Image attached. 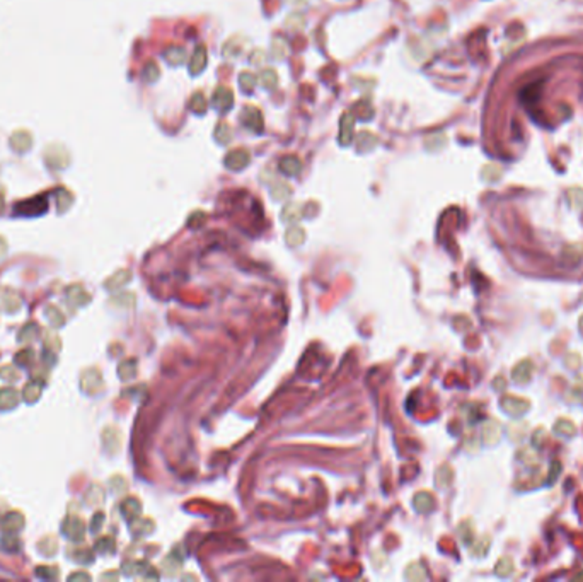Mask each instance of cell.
I'll return each instance as SVG.
<instances>
[{
  "mask_svg": "<svg viewBox=\"0 0 583 582\" xmlns=\"http://www.w3.org/2000/svg\"><path fill=\"white\" fill-rule=\"evenodd\" d=\"M532 374H534V364H532V362H530V360H522L520 364H517V367L513 369L512 376H513L515 382L525 384V382L530 381Z\"/></svg>",
  "mask_w": 583,
  "mask_h": 582,
  "instance_id": "obj_4",
  "label": "cell"
},
{
  "mask_svg": "<svg viewBox=\"0 0 583 582\" xmlns=\"http://www.w3.org/2000/svg\"><path fill=\"white\" fill-rule=\"evenodd\" d=\"M358 138H360L358 140V150H362V152H369V150H372L377 145V137L369 133V131H362Z\"/></svg>",
  "mask_w": 583,
  "mask_h": 582,
  "instance_id": "obj_11",
  "label": "cell"
},
{
  "mask_svg": "<svg viewBox=\"0 0 583 582\" xmlns=\"http://www.w3.org/2000/svg\"><path fill=\"white\" fill-rule=\"evenodd\" d=\"M353 128H355V116L351 113L343 115L341 118V133H339V142L341 145H348L353 138Z\"/></svg>",
  "mask_w": 583,
  "mask_h": 582,
  "instance_id": "obj_5",
  "label": "cell"
},
{
  "mask_svg": "<svg viewBox=\"0 0 583 582\" xmlns=\"http://www.w3.org/2000/svg\"><path fill=\"white\" fill-rule=\"evenodd\" d=\"M544 432H546V430H537V432L534 434L532 442H534V446H536V448H539V446H541V439H542V437H546V436H544Z\"/></svg>",
  "mask_w": 583,
  "mask_h": 582,
  "instance_id": "obj_22",
  "label": "cell"
},
{
  "mask_svg": "<svg viewBox=\"0 0 583 582\" xmlns=\"http://www.w3.org/2000/svg\"><path fill=\"white\" fill-rule=\"evenodd\" d=\"M259 82H261V86H263V87H266V89H273V87L278 84V75H277V72L271 70V69L265 70V72L261 74V77H259Z\"/></svg>",
  "mask_w": 583,
  "mask_h": 582,
  "instance_id": "obj_14",
  "label": "cell"
},
{
  "mask_svg": "<svg viewBox=\"0 0 583 582\" xmlns=\"http://www.w3.org/2000/svg\"><path fill=\"white\" fill-rule=\"evenodd\" d=\"M580 330H582V332H583V318H582V320H580Z\"/></svg>",
  "mask_w": 583,
  "mask_h": 582,
  "instance_id": "obj_24",
  "label": "cell"
},
{
  "mask_svg": "<svg viewBox=\"0 0 583 582\" xmlns=\"http://www.w3.org/2000/svg\"><path fill=\"white\" fill-rule=\"evenodd\" d=\"M501 408L505 410L508 415L520 417L530 408V403H529V401H525V400H520V398L506 396V398H503V400H501Z\"/></svg>",
  "mask_w": 583,
  "mask_h": 582,
  "instance_id": "obj_1",
  "label": "cell"
},
{
  "mask_svg": "<svg viewBox=\"0 0 583 582\" xmlns=\"http://www.w3.org/2000/svg\"><path fill=\"white\" fill-rule=\"evenodd\" d=\"M500 424L494 420H489L488 424L485 425V432H483V437H485V442L486 444H496L498 441H500Z\"/></svg>",
  "mask_w": 583,
  "mask_h": 582,
  "instance_id": "obj_9",
  "label": "cell"
},
{
  "mask_svg": "<svg viewBox=\"0 0 583 582\" xmlns=\"http://www.w3.org/2000/svg\"><path fill=\"white\" fill-rule=\"evenodd\" d=\"M166 60L169 63H173V65H181V63L186 60V51L179 46H171L169 50L166 51Z\"/></svg>",
  "mask_w": 583,
  "mask_h": 582,
  "instance_id": "obj_10",
  "label": "cell"
},
{
  "mask_svg": "<svg viewBox=\"0 0 583 582\" xmlns=\"http://www.w3.org/2000/svg\"><path fill=\"white\" fill-rule=\"evenodd\" d=\"M242 121H244V125L247 126V128H251L254 131H261V128H263L261 113H259L256 108H246L244 113H242Z\"/></svg>",
  "mask_w": 583,
  "mask_h": 582,
  "instance_id": "obj_6",
  "label": "cell"
},
{
  "mask_svg": "<svg viewBox=\"0 0 583 582\" xmlns=\"http://www.w3.org/2000/svg\"><path fill=\"white\" fill-rule=\"evenodd\" d=\"M205 67H206V50L203 45H199V46H196V50H194L193 57H191L190 70H191V74H199Z\"/></svg>",
  "mask_w": 583,
  "mask_h": 582,
  "instance_id": "obj_7",
  "label": "cell"
},
{
  "mask_svg": "<svg viewBox=\"0 0 583 582\" xmlns=\"http://www.w3.org/2000/svg\"><path fill=\"white\" fill-rule=\"evenodd\" d=\"M213 105L218 108L220 111L230 110L234 105V98H232V91L229 87H218L213 94Z\"/></svg>",
  "mask_w": 583,
  "mask_h": 582,
  "instance_id": "obj_3",
  "label": "cell"
},
{
  "mask_svg": "<svg viewBox=\"0 0 583 582\" xmlns=\"http://www.w3.org/2000/svg\"><path fill=\"white\" fill-rule=\"evenodd\" d=\"M157 77H159V69L154 65V63H147V67H145V79L149 82H152V81H155Z\"/></svg>",
  "mask_w": 583,
  "mask_h": 582,
  "instance_id": "obj_21",
  "label": "cell"
},
{
  "mask_svg": "<svg viewBox=\"0 0 583 582\" xmlns=\"http://www.w3.org/2000/svg\"><path fill=\"white\" fill-rule=\"evenodd\" d=\"M215 137H217V140L220 142V143H227L230 140V137H232V131H230V128L227 125H218L217 126V130H215Z\"/></svg>",
  "mask_w": 583,
  "mask_h": 582,
  "instance_id": "obj_17",
  "label": "cell"
},
{
  "mask_svg": "<svg viewBox=\"0 0 583 582\" xmlns=\"http://www.w3.org/2000/svg\"><path fill=\"white\" fill-rule=\"evenodd\" d=\"M273 58H283L287 55V45L283 39H275L273 41Z\"/></svg>",
  "mask_w": 583,
  "mask_h": 582,
  "instance_id": "obj_19",
  "label": "cell"
},
{
  "mask_svg": "<svg viewBox=\"0 0 583 582\" xmlns=\"http://www.w3.org/2000/svg\"><path fill=\"white\" fill-rule=\"evenodd\" d=\"M560 471H561V463H560V461H554V463L551 465L549 476H548V481H546V483L553 485L554 481H556V476H560Z\"/></svg>",
  "mask_w": 583,
  "mask_h": 582,
  "instance_id": "obj_20",
  "label": "cell"
},
{
  "mask_svg": "<svg viewBox=\"0 0 583 582\" xmlns=\"http://www.w3.org/2000/svg\"><path fill=\"white\" fill-rule=\"evenodd\" d=\"M280 169L285 174H289V176H297L302 169V162H300V159L295 157V155H287V157H282Z\"/></svg>",
  "mask_w": 583,
  "mask_h": 582,
  "instance_id": "obj_8",
  "label": "cell"
},
{
  "mask_svg": "<svg viewBox=\"0 0 583 582\" xmlns=\"http://www.w3.org/2000/svg\"><path fill=\"white\" fill-rule=\"evenodd\" d=\"M494 572H496L498 577L512 576V572H513V562H512V559H508V557H503V559L496 564V569H494Z\"/></svg>",
  "mask_w": 583,
  "mask_h": 582,
  "instance_id": "obj_12",
  "label": "cell"
},
{
  "mask_svg": "<svg viewBox=\"0 0 583 582\" xmlns=\"http://www.w3.org/2000/svg\"><path fill=\"white\" fill-rule=\"evenodd\" d=\"M191 108H193V111H196V113H205L206 101H205V98H203L201 93L193 96V99H191Z\"/></svg>",
  "mask_w": 583,
  "mask_h": 582,
  "instance_id": "obj_18",
  "label": "cell"
},
{
  "mask_svg": "<svg viewBox=\"0 0 583 582\" xmlns=\"http://www.w3.org/2000/svg\"><path fill=\"white\" fill-rule=\"evenodd\" d=\"M239 82H241V87L244 93H251L256 86V77L251 75L249 72H244V74L239 75Z\"/></svg>",
  "mask_w": 583,
  "mask_h": 582,
  "instance_id": "obj_16",
  "label": "cell"
},
{
  "mask_svg": "<svg viewBox=\"0 0 583 582\" xmlns=\"http://www.w3.org/2000/svg\"><path fill=\"white\" fill-rule=\"evenodd\" d=\"M583 258V249H580L578 253H575L573 251V246H570V248H566L563 251V260H565L566 265H578L580 260Z\"/></svg>",
  "mask_w": 583,
  "mask_h": 582,
  "instance_id": "obj_15",
  "label": "cell"
},
{
  "mask_svg": "<svg viewBox=\"0 0 583 582\" xmlns=\"http://www.w3.org/2000/svg\"><path fill=\"white\" fill-rule=\"evenodd\" d=\"M573 581H583V571L580 574H577V576L573 577Z\"/></svg>",
  "mask_w": 583,
  "mask_h": 582,
  "instance_id": "obj_23",
  "label": "cell"
},
{
  "mask_svg": "<svg viewBox=\"0 0 583 582\" xmlns=\"http://www.w3.org/2000/svg\"><path fill=\"white\" fill-rule=\"evenodd\" d=\"M249 161H251V155L244 149L232 150V152L227 154V157H225V164H227V167H230V169H242V167H246L247 164H249Z\"/></svg>",
  "mask_w": 583,
  "mask_h": 582,
  "instance_id": "obj_2",
  "label": "cell"
},
{
  "mask_svg": "<svg viewBox=\"0 0 583 582\" xmlns=\"http://www.w3.org/2000/svg\"><path fill=\"white\" fill-rule=\"evenodd\" d=\"M554 430H556L558 434H561V436L570 437V436H573V434H575V430H577V427H575L573 422L561 418V420H558L556 424H554Z\"/></svg>",
  "mask_w": 583,
  "mask_h": 582,
  "instance_id": "obj_13",
  "label": "cell"
}]
</instances>
